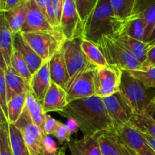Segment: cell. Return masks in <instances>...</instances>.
Instances as JSON below:
<instances>
[{
  "instance_id": "1",
  "label": "cell",
  "mask_w": 155,
  "mask_h": 155,
  "mask_svg": "<svg viewBox=\"0 0 155 155\" xmlns=\"http://www.w3.org/2000/svg\"><path fill=\"white\" fill-rule=\"evenodd\" d=\"M58 113L75 121L84 136H98L114 128L102 98L97 95L71 101Z\"/></svg>"
},
{
  "instance_id": "2",
  "label": "cell",
  "mask_w": 155,
  "mask_h": 155,
  "mask_svg": "<svg viewBox=\"0 0 155 155\" xmlns=\"http://www.w3.org/2000/svg\"><path fill=\"white\" fill-rule=\"evenodd\" d=\"M120 20L115 15L110 0H99L84 23V39L97 44L103 36L114 35Z\"/></svg>"
},
{
  "instance_id": "3",
  "label": "cell",
  "mask_w": 155,
  "mask_h": 155,
  "mask_svg": "<svg viewBox=\"0 0 155 155\" xmlns=\"http://www.w3.org/2000/svg\"><path fill=\"white\" fill-rule=\"evenodd\" d=\"M97 45L110 66L127 71L139 70L143 67L136 56L119 43L112 35L103 36Z\"/></svg>"
},
{
  "instance_id": "4",
  "label": "cell",
  "mask_w": 155,
  "mask_h": 155,
  "mask_svg": "<svg viewBox=\"0 0 155 155\" xmlns=\"http://www.w3.org/2000/svg\"><path fill=\"white\" fill-rule=\"evenodd\" d=\"M135 78L129 71H121L120 92L135 112L145 111L155 95Z\"/></svg>"
},
{
  "instance_id": "5",
  "label": "cell",
  "mask_w": 155,
  "mask_h": 155,
  "mask_svg": "<svg viewBox=\"0 0 155 155\" xmlns=\"http://www.w3.org/2000/svg\"><path fill=\"white\" fill-rule=\"evenodd\" d=\"M22 34L26 41L44 62L49 61L54 54L61 48L65 41L61 31L54 33H22Z\"/></svg>"
},
{
  "instance_id": "6",
  "label": "cell",
  "mask_w": 155,
  "mask_h": 155,
  "mask_svg": "<svg viewBox=\"0 0 155 155\" xmlns=\"http://www.w3.org/2000/svg\"><path fill=\"white\" fill-rule=\"evenodd\" d=\"M82 40L83 38L65 40L62 45L70 77L68 84L65 88L66 91L73 84L74 80L78 78L83 71L92 64L82 49Z\"/></svg>"
},
{
  "instance_id": "7",
  "label": "cell",
  "mask_w": 155,
  "mask_h": 155,
  "mask_svg": "<svg viewBox=\"0 0 155 155\" xmlns=\"http://www.w3.org/2000/svg\"><path fill=\"white\" fill-rule=\"evenodd\" d=\"M122 70L107 65L96 68L95 73V95L105 98L120 91Z\"/></svg>"
},
{
  "instance_id": "8",
  "label": "cell",
  "mask_w": 155,
  "mask_h": 155,
  "mask_svg": "<svg viewBox=\"0 0 155 155\" xmlns=\"http://www.w3.org/2000/svg\"><path fill=\"white\" fill-rule=\"evenodd\" d=\"M102 99L113 124V129H119L130 123L135 111L120 91Z\"/></svg>"
},
{
  "instance_id": "9",
  "label": "cell",
  "mask_w": 155,
  "mask_h": 155,
  "mask_svg": "<svg viewBox=\"0 0 155 155\" xmlns=\"http://www.w3.org/2000/svg\"><path fill=\"white\" fill-rule=\"evenodd\" d=\"M60 30L65 40L83 38L84 23L80 19L74 0H65Z\"/></svg>"
},
{
  "instance_id": "10",
  "label": "cell",
  "mask_w": 155,
  "mask_h": 155,
  "mask_svg": "<svg viewBox=\"0 0 155 155\" xmlns=\"http://www.w3.org/2000/svg\"><path fill=\"white\" fill-rule=\"evenodd\" d=\"M96 67L92 64L83 71L67 90L68 103L80 98L95 95V73Z\"/></svg>"
},
{
  "instance_id": "11",
  "label": "cell",
  "mask_w": 155,
  "mask_h": 155,
  "mask_svg": "<svg viewBox=\"0 0 155 155\" xmlns=\"http://www.w3.org/2000/svg\"><path fill=\"white\" fill-rule=\"evenodd\" d=\"M28 12L21 33H36V32H58L50 24L47 17L41 11L35 0H28Z\"/></svg>"
},
{
  "instance_id": "12",
  "label": "cell",
  "mask_w": 155,
  "mask_h": 155,
  "mask_svg": "<svg viewBox=\"0 0 155 155\" xmlns=\"http://www.w3.org/2000/svg\"><path fill=\"white\" fill-rule=\"evenodd\" d=\"M102 155H138L114 129L98 135Z\"/></svg>"
},
{
  "instance_id": "13",
  "label": "cell",
  "mask_w": 155,
  "mask_h": 155,
  "mask_svg": "<svg viewBox=\"0 0 155 155\" xmlns=\"http://www.w3.org/2000/svg\"><path fill=\"white\" fill-rule=\"evenodd\" d=\"M114 130L138 155H155V151L144 135L129 124Z\"/></svg>"
},
{
  "instance_id": "14",
  "label": "cell",
  "mask_w": 155,
  "mask_h": 155,
  "mask_svg": "<svg viewBox=\"0 0 155 155\" xmlns=\"http://www.w3.org/2000/svg\"><path fill=\"white\" fill-rule=\"evenodd\" d=\"M14 36L4 12L0 13V67L11 66V60L14 51Z\"/></svg>"
},
{
  "instance_id": "15",
  "label": "cell",
  "mask_w": 155,
  "mask_h": 155,
  "mask_svg": "<svg viewBox=\"0 0 155 155\" xmlns=\"http://www.w3.org/2000/svg\"><path fill=\"white\" fill-rule=\"evenodd\" d=\"M0 68L4 70L8 101L18 95L30 92V82L20 75L12 66Z\"/></svg>"
},
{
  "instance_id": "16",
  "label": "cell",
  "mask_w": 155,
  "mask_h": 155,
  "mask_svg": "<svg viewBox=\"0 0 155 155\" xmlns=\"http://www.w3.org/2000/svg\"><path fill=\"white\" fill-rule=\"evenodd\" d=\"M14 49L18 51L22 56L32 75L45 63L30 46V44L26 41L21 32L15 33L14 36Z\"/></svg>"
},
{
  "instance_id": "17",
  "label": "cell",
  "mask_w": 155,
  "mask_h": 155,
  "mask_svg": "<svg viewBox=\"0 0 155 155\" xmlns=\"http://www.w3.org/2000/svg\"><path fill=\"white\" fill-rule=\"evenodd\" d=\"M68 104V92L61 86L51 82V86L42 102L45 114L63 110Z\"/></svg>"
},
{
  "instance_id": "18",
  "label": "cell",
  "mask_w": 155,
  "mask_h": 155,
  "mask_svg": "<svg viewBox=\"0 0 155 155\" xmlns=\"http://www.w3.org/2000/svg\"><path fill=\"white\" fill-rule=\"evenodd\" d=\"M145 23L139 13L133 12L127 19H120L114 35L124 34L132 38L143 41L145 36Z\"/></svg>"
},
{
  "instance_id": "19",
  "label": "cell",
  "mask_w": 155,
  "mask_h": 155,
  "mask_svg": "<svg viewBox=\"0 0 155 155\" xmlns=\"http://www.w3.org/2000/svg\"><path fill=\"white\" fill-rule=\"evenodd\" d=\"M51 83L49 64L48 61L45 62L43 65L32 76L30 82V92L42 103L51 86Z\"/></svg>"
},
{
  "instance_id": "20",
  "label": "cell",
  "mask_w": 155,
  "mask_h": 155,
  "mask_svg": "<svg viewBox=\"0 0 155 155\" xmlns=\"http://www.w3.org/2000/svg\"><path fill=\"white\" fill-rule=\"evenodd\" d=\"M48 64L51 82L65 89L70 80V77L62 47L50 59Z\"/></svg>"
},
{
  "instance_id": "21",
  "label": "cell",
  "mask_w": 155,
  "mask_h": 155,
  "mask_svg": "<svg viewBox=\"0 0 155 155\" xmlns=\"http://www.w3.org/2000/svg\"><path fill=\"white\" fill-rule=\"evenodd\" d=\"M67 145L71 155H102L98 136H85L78 140H71Z\"/></svg>"
},
{
  "instance_id": "22",
  "label": "cell",
  "mask_w": 155,
  "mask_h": 155,
  "mask_svg": "<svg viewBox=\"0 0 155 155\" xmlns=\"http://www.w3.org/2000/svg\"><path fill=\"white\" fill-rule=\"evenodd\" d=\"M133 12L139 13L145 23L144 42H148L155 26V0H138Z\"/></svg>"
},
{
  "instance_id": "23",
  "label": "cell",
  "mask_w": 155,
  "mask_h": 155,
  "mask_svg": "<svg viewBox=\"0 0 155 155\" xmlns=\"http://www.w3.org/2000/svg\"><path fill=\"white\" fill-rule=\"evenodd\" d=\"M117 41L128 51H130L136 58L143 64L146 60L147 51H148V44L143 41L132 38L127 35L117 34L112 35Z\"/></svg>"
},
{
  "instance_id": "24",
  "label": "cell",
  "mask_w": 155,
  "mask_h": 155,
  "mask_svg": "<svg viewBox=\"0 0 155 155\" xmlns=\"http://www.w3.org/2000/svg\"><path fill=\"white\" fill-rule=\"evenodd\" d=\"M45 130L47 136H54L60 145H62L64 142L68 143L71 141V138L73 133L67 124L54 119L48 114H46L45 118Z\"/></svg>"
},
{
  "instance_id": "25",
  "label": "cell",
  "mask_w": 155,
  "mask_h": 155,
  "mask_svg": "<svg viewBox=\"0 0 155 155\" xmlns=\"http://www.w3.org/2000/svg\"><path fill=\"white\" fill-rule=\"evenodd\" d=\"M15 125L21 132V133L30 135L45 143V139L48 136L45 135L39 129V127L34 124L26 106L22 114L18 120L15 123Z\"/></svg>"
},
{
  "instance_id": "26",
  "label": "cell",
  "mask_w": 155,
  "mask_h": 155,
  "mask_svg": "<svg viewBox=\"0 0 155 155\" xmlns=\"http://www.w3.org/2000/svg\"><path fill=\"white\" fill-rule=\"evenodd\" d=\"M128 124L140 133L155 138V119L147 110L134 112Z\"/></svg>"
},
{
  "instance_id": "27",
  "label": "cell",
  "mask_w": 155,
  "mask_h": 155,
  "mask_svg": "<svg viewBox=\"0 0 155 155\" xmlns=\"http://www.w3.org/2000/svg\"><path fill=\"white\" fill-rule=\"evenodd\" d=\"M27 12H28L27 2L24 4L19 5L11 10L4 12L8 23L14 34L21 31V29L26 21Z\"/></svg>"
},
{
  "instance_id": "28",
  "label": "cell",
  "mask_w": 155,
  "mask_h": 155,
  "mask_svg": "<svg viewBox=\"0 0 155 155\" xmlns=\"http://www.w3.org/2000/svg\"><path fill=\"white\" fill-rule=\"evenodd\" d=\"M26 107L34 124L46 135L45 130L46 114L44 112L42 103L31 92H29L27 95Z\"/></svg>"
},
{
  "instance_id": "29",
  "label": "cell",
  "mask_w": 155,
  "mask_h": 155,
  "mask_svg": "<svg viewBox=\"0 0 155 155\" xmlns=\"http://www.w3.org/2000/svg\"><path fill=\"white\" fill-rule=\"evenodd\" d=\"M81 47L89 61L96 68H102L108 65L105 58L104 57L97 44L83 39Z\"/></svg>"
},
{
  "instance_id": "30",
  "label": "cell",
  "mask_w": 155,
  "mask_h": 155,
  "mask_svg": "<svg viewBox=\"0 0 155 155\" xmlns=\"http://www.w3.org/2000/svg\"><path fill=\"white\" fill-rule=\"evenodd\" d=\"M9 136L13 155H31L22 133L13 124H9Z\"/></svg>"
},
{
  "instance_id": "31",
  "label": "cell",
  "mask_w": 155,
  "mask_h": 155,
  "mask_svg": "<svg viewBox=\"0 0 155 155\" xmlns=\"http://www.w3.org/2000/svg\"><path fill=\"white\" fill-rule=\"evenodd\" d=\"M27 94L18 95L8 101V121L15 124L22 114L27 102Z\"/></svg>"
},
{
  "instance_id": "32",
  "label": "cell",
  "mask_w": 155,
  "mask_h": 155,
  "mask_svg": "<svg viewBox=\"0 0 155 155\" xmlns=\"http://www.w3.org/2000/svg\"><path fill=\"white\" fill-rule=\"evenodd\" d=\"M65 0H49L46 8V17L54 29L60 30Z\"/></svg>"
},
{
  "instance_id": "33",
  "label": "cell",
  "mask_w": 155,
  "mask_h": 155,
  "mask_svg": "<svg viewBox=\"0 0 155 155\" xmlns=\"http://www.w3.org/2000/svg\"><path fill=\"white\" fill-rule=\"evenodd\" d=\"M145 87L155 89V66H144L141 69L129 71Z\"/></svg>"
},
{
  "instance_id": "34",
  "label": "cell",
  "mask_w": 155,
  "mask_h": 155,
  "mask_svg": "<svg viewBox=\"0 0 155 155\" xmlns=\"http://www.w3.org/2000/svg\"><path fill=\"white\" fill-rule=\"evenodd\" d=\"M0 155H13L10 144L9 123L2 111L0 117Z\"/></svg>"
},
{
  "instance_id": "35",
  "label": "cell",
  "mask_w": 155,
  "mask_h": 155,
  "mask_svg": "<svg viewBox=\"0 0 155 155\" xmlns=\"http://www.w3.org/2000/svg\"><path fill=\"white\" fill-rule=\"evenodd\" d=\"M138 0H110L115 15L119 19H127L131 16Z\"/></svg>"
},
{
  "instance_id": "36",
  "label": "cell",
  "mask_w": 155,
  "mask_h": 155,
  "mask_svg": "<svg viewBox=\"0 0 155 155\" xmlns=\"http://www.w3.org/2000/svg\"><path fill=\"white\" fill-rule=\"evenodd\" d=\"M11 66L20 74L22 76L24 79L27 81L30 82L32 78V74L27 66V63L22 56L20 54V53L15 49H14L13 54L12 56V60H11Z\"/></svg>"
},
{
  "instance_id": "37",
  "label": "cell",
  "mask_w": 155,
  "mask_h": 155,
  "mask_svg": "<svg viewBox=\"0 0 155 155\" xmlns=\"http://www.w3.org/2000/svg\"><path fill=\"white\" fill-rule=\"evenodd\" d=\"M80 19L83 23L89 18L99 0H74Z\"/></svg>"
},
{
  "instance_id": "38",
  "label": "cell",
  "mask_w": 155,
  "mask_h": 155,
  "mask_svg": "<svg viewBox=\"0 0 155 155\" xmlns=\"http://www.w3.org/2000/svg\"><path fill=\"white\" fill-rule=\"evenodd\" d=\"M0 108L8 120V100L5 74L3 68H0Z\"/></svg>"
},
{
  "instance_id": "39",
  "label": "cell",
  "mask_w": 155,
  "mask_h": 155,
  "mask_svg": "<svg viewBox=\"0 0 155 155\" xmlns=\"http://www.w3.org/2000/svg\"><path fill=\"white\" fill-rule=\"evenodd\" d=\"M20 5V0H0V12H7Z\"/></svg>"
},
{
  "instance_id": "40",
  "label": "cell",
  "mask_w": 155,
  "mask_h": 155,
  "mask_svg": "<svg viewBox=\"0 0 155 155\" xmlns=\"http://www.w3.org/2000/svg\"><path fill=\"white\" fill-rule=\"evenodd\" d=\"M144 66H155V44L148 47Z\"/></svg>"
},
{
  "instance_id": "41",
  "label": "cell",
  "mask_w": 155,
  "mask_h": 155,
  "mask_svg": "<svg viewBox=\"0 0 155 155\" xmlns=\"http://www.w3.org/2000/svg\"><path fill=\"white\" fill-rule=\"evenodd\" d=\"M48 1H49V0H35L36 4L38 5L39 8L41 9V11L43 12L44 15H45V16H46V8Z\"/></svg>"
},
{
  "instance_id": "42",
  "label": "cell",
  "mask_w": 155,
  "mask_h": 155,
  "mask_svg": "<svg viewBox=\"0 0 155 155\" xmlns=\"http://www.w3.org/2000/svg\"><path fill=\"white\" fill-rule=\"evenodd\" d=\"M147 111L154 119H155V95L150 102L149 106L147 109Z\"/></svg>"
},
{
  "instance_id": "43",
  "label": "cell",
  "mask_w": 155,
  "mask_h": 155,
  "mask_svg": "<svg viewBox=\"0 0 155 155\" xmlns=\"http://www.w3.org/2000/svg\"><path fill=\"white\" fill-rule=\"evenodd\" d=\"M142 134H143V133H142ZM143 135L144 136H145V139H146V140L148 141V143H149V145L151 146V148H152L155 151V138L152 137V136H148V135H146V134H143Z\"/></svg>"
},
{
  "instance_id": "44",
  "label": "cell",
  "mask_w": 155,
  "mask_h": 155,
  "mask_svg": "<svg viewBox=\"0 0 155 155\" xmlns=\"http://www.w3.org/2000/svg\"><path fill=\"white\" fill-rule=\"evenodd\" d=\"M147 44H148V47L155 44V26L154 29H153L152 32H151V35H150V37L148 39V42H147Z\"/></svg>"
},
{
  "instance_id": "45",
  "label": "cell",
  "mask_w": 155,
  "mask_h": 155,
  "mask_svg": "<svg viewBox=\"0 0 155 155\" xmlns=\"http://www.w3.org/2000/svg\"><path fill=\"white\" fill-rule=\"evenodd\" d=\"M43 155H66V151H65L64 147H61V148H59L58 152L54 153V154H51V153H48L45 151Z\"/></svg>"
},
{
  "instance_id": "46",
  "label": "cell",
  "mask_w": 155,
  "mask_h": 155,
  "mask_svg": "<svg viewBox=\"0 0 155 155\" xmlns=\"http://www.w3.org/2000/svg\"><path fill=\"white\" fill-rule=\"evenodd\" d=\"M28 0H20V5L24 4V3H26Z\"/></svg>"
}]
</instances>
